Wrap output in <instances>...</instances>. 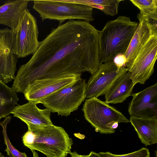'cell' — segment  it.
<instances>
[{"label": "cell", "instance_id": "cell-1", "mask_svg": "<svg viewBox=\"0 0 157 157\" xmlns=\"http://www.w3.org/2000/svg\"><path fill=\"white\" fill-rule=\"evenodd\" d=\"M99 31L89 22L70 20L52 28L30 59L21 66L13 85L23 93L33 81L69 75H91L101 64Z\"/></svg>", "mask_w": 157, "mask_h": 157}, {"label": "cell", "instance_id": "cell-2", "mask_svg": "<svg viewBox=\"0 0 157 157\" xmlns=\"http://www.w3.org/2000/svg\"><path fill=\"white\" fill-rule=\"evenodd\" d=\"M138 24L125 16L107 22L103 29L99 31L101 63L113 60L118 55H124Z\"/></svg>", "mask_w": 157, "mask_h": 157}, {"label": "cell", "instance_id": "cell-3", "mask_svg": "<svg viewBox=\"0 0 157 157\" xmlns=\"http://www.w3.org/2000/svg\"><path fill=\"white\" fill-rule=\"evenodd\" d=\"M22 140L31 151H39L47 157H66L73 144L64 128L54 124L28 129Z\"/></svg>", "mask_w": 157, "mask_h": 157}, {"label": "cell", "instance_id": "cell-4", "mask_svg": "<svg viewBox=\"0 0 157 157\" xmlns=\"http://www.w3.org/2000/svg\"><path fill=\"white\" fill-rule=\"evenodd\" d=\"M33 9L42 21L48 19L58 21L60 24L66 20L77 19L89 22L94 20L93 8L71 0H34Z\"/></svg>", "mask_w": 157, "mask_h": 157}, {"label": "cell", "instance_id": "cell-5", "mask_svg": "<svg viewBox=\"0 0 157 157\" xmlns=\"http://www.w3.org/2000/svg\"><path fill=\"white\" fill-rule=\"evenodd\" d=\"M85 119L101 134L114 133L119 123L130 122L121 113L114 107L95 97L85 100L82 109Z\"/></svg>", "mask_w": 157, "mask_h": 157}, {"label": "cell", "instance_id": "cell-6", "mask_svg": "<svg viewBox=\"0 0 157 157\" xmlns=\"http://www.w3.org/2000/svg\"><path fill=\"white\" fill-rule=\"evenodd\" d=\"M81 78L68 86L62 88L42 100L40 103L58 115L67 117L78 109L86 98V82Z\"/></svg>", "mask_w": 157, "mask_h": 157}, {"label": "cell", "instance_id": "cell-7", "mask_svg": "<svg viewBox=\"0 0 157 157\" xmlns=\"http://www.w3.org/2000/svg\"><path fill=\"white\" fill-rule=\"evenodd\" d=\"M13 53L17 58L33 55L39 45L38 29L35 18L27 9L21 19L15 30Z\"/></svg>", "mask_w": 157, "mask_h": 157}, {"label": "cell", "instance_id": "cell-8", "mask_svg": "<svg viewBox=\"0 0 157 157\" xmlns=\"http://www.w3.org/2000/svg\"><path fill=\"white\" fill-rule=\"evenodd\" d=\"M157 57V34L152 35L131 64L126 68L135 85L144 84L154 71Z\"/></svg>", "mask_w": 157, "mask_h": 157}, {"label": "cell", "instance_id": "cell-9", "mask_svg": "<svg viewBox=\"0 0 157 157\" xmlns=\"http://www.w3.org/2000/svg\"><path fill=\"white\" fill-rule=\"evenodd\" d=\"M127 72L124 67L118 68L113 60L101 63L86 83V98H97L104 95L114 82Z\"/></svg>", "mask_w": 157, "mask_h": 157}, {"label": "cell", "instance_id": "cell-10", "mask_svg": "<svg viewBox=\"0 0 157 157\" xmlns=\"http://www.w3.org/2000/svg\"><path fill=\"white\" fill-rule=\"evenodd\" d=\"M81 76L69 75L36 80L28 85L23 94L29 101L40 103L48 96L75 82Z\"/></svg>", "mask_w": 157, "mask_h": 157}, {"label": "cell", "instance_id": "cell-11", "mask_svg": "<svg viewBox=\"0 0 157 157\" xmlns=\"http://www.w3.org/2000/svg\"><path fill=\"white\" fill-rule=\"evenodd\" d=\"M132 99L128 111L131 117L157 118V83L136 93L131 94Z\"/></svg>", "mask_w": 157, "mask_h": 157}, {"label": "cell", "instance_id": "cell-12", "mask_svg": "<svg viewBox=\"0 0 157 157\" xmlns=\"http://www.w3.org/2000/svg\"><path fill=\"white\" fill-rule=\"evenodd\" d=\"M14 39L13 31L0 29V79L11 78L17 70V57L12 51Z\"/></svg>", "mask_w": 157, "mask_h": 157}, {"label": "cell", "instance_id": "cell-13", "mask_svg": "<svg viewBox=\"0 0 157 157\" xmlns=\"http://www.w3.org/2000/svg\"><path fill=\"white\" fill-rule=\"evenodd\" d=\"M137 17L139 23L124 54L126 59V68L132 63L150 37L154 34H157V24L151 23L148 18L142 15L140 13Z\"/></svg>", "mask_w": 157, "mask_h": 157}, {"label": "cell", "instance_id": "cell-14", "mask_svg": "<svg viewBox=\"0 0 157 157\" xmlns=\"http://www.w3.org/2000/svg\"><path fill=\"white\" fill-rule=\"evenodd\" d=\"M37 104L29 101L22 105H17L11 113L25 123L28 129L53 125L51 119L50 110L47 108L39 109Z\"/></svg>", "mask_w": 157, "mask_h": 157}, {"label": "cell", "instance_id": "cell-15", "mask_svg": "<svg viewBox=\"0 0 157 157\" xmlns=\"http://www.w3.org/2000/svg\"><path fill=\"white\" fill-rule=\"evenodd\" d=\"M29 0H9L0 6V24L6 25L14 31L28 9Z\"/></svg>", "mask_w": 157, "mask_h": 157}, {"label": "cell", "instance_id": "cell-16", "mask_svg": "<svg viewBox=\"0 0 157 157\" xmlns=\"http://www.w3.org/2000/svg\"><path fill=\"white\" fill-rule=\"evenodd\" d=\"M135 84L127 72L113 84L105 95V101L108 104L123 102L132 94Z\"/></svg>", "mask_w": 157, "mask_h": 157}, {"label": "cell", "instance_id": "cell-17", "mask_svg": "<svg viewBox=\"0 0 157 157\" xmlns=\"http://www.w3.org/2000/svg\"><path fill=\"white\" fill-rule=\"evenodd\" d=\"M130 122L146 146L157 143V118L130 117Z\"/></svg>", "mask_w": 157, "mask_h": 157}, {"label": "cell", "instance_id": "cell-18", "mask_svg": "<svg viewBox=\"0 0 157 157\" xmlns=\"http://www.w3.org/2000/svg\"><path fill=\"white\" fill-rule=\"evenodd\" d=\"M19 99L16 92L0 80V117L9 115L17 105Z\"/></svg>", "mask_w": 157, "mask_h": 157}, {"label": "cell", "instance_id": "cell-19", "mask_svg": "<svg viewBox=\"0 0 157 157\" xmlns=\"http://www.w3.org/2000/svg\"><path fill=\"white\" fill-rule=\"evenodd\" d=\"M73 2L89 6L100 9L107 15L113 16L118 13V8L121 0H71Z\"/></svg>", "mask_w": 157, "mask_h": 157}, {"label": "cell", "instance_id": "cell-20", "mask_svg": "<svg viewBox=\"0 0 157 157\" xmlns=\"http://www.w3.org/2000/svg\"><path fill=\"white\" fill-rule=\"evenodd\" d=\"M140 11L141 15L148 18L152 23L157 24V0H130Z\"/></svg>", "mask_w": 157, "mask_h": 157}, {"label": "cell", "instance_id": "cell-21", "mask_svg": "<svg viewBox=\"0 0 157 157\" xmlns=\"http://www.w3.org/2000/svg\"><path fill=\"white\" fill-rule=\"evenodd\" d=\"M11 118L10 116L7 117L3 122L0 123V125L2 128V133L4 143L6 146L5 151L6 152L7 155L10 157H27L25 152H20L13 146L7 136L6 132L7 125L10 122Z\"/></svg>", "mask_w": 157, "mask_h": 157}, {"label": "cell", "instance_id": "cell-22", "mask_svg": "<svg viewBox=\"0 0 157 157\" xmlns=\"http://www.w3.org/2000/svg\"><path fill=\"white\" fill-rule=\"evenodd\" d=\"M98 154L101 157H150L149 150L144 147L133 152L123 155H115L109 152H100Z\"/></svg>", "mask_w": 157, "mask_h": 157}, {"label": "cell", "instance_id": "cell-23", "mask_svg": "<svg viewBox=\"0 0 157 157\" xmlns=\"http://www.w3.org/2000/svg\"><path fill=\"white\" fill-rule=\"evenodd\" d=\"M115 65L119 68L125 67L126 59L124 55H119L116 56L113 59Z\"/></svg>", "mask_w": 157, "mask_h": 157}, {"label": "cell", "instance_id": "cell-24", "mask_svg": "<svg viewBox=\"0 0 157 157\" xmlns=\"http://www.w3.org/2000/svg\"><path fill=\"white\" fill-rule=\"evenodd\" d=\"M70 154L71 157H88V155H79L75 151L71 152Z\"/></svg>", "mask_w": 157, "mask_h": 157}, {"label": "cell", "instance_id": "cell-25", "mask_svg": "<svg viewBox=\"0 0 157 157\" xmlns=\"http://www.w3.org/2000/svg\"><path fill=\"white\" fill-rule=\"evenodd\" d=\"M88 157H101L98 153L94 151H91Z\"/></svg>", "mask_w": 157, "mask_h": 157}, {"label": "cell", "instance_id": "cell-26", "mask_svg": "<svg viewBox=\"0 0 157 157\" xmlns=\"http://www.w3.org/2000/svg\"><path fill=\"white\" fill-rule=\"evenodd\" d=\"M1 118L0 117V120H1ZM0 156H3V155H2V154H1V153L0 152Z\"/></svg>", "mask_w": 157, "mask_h": 157}, {"label": "cell", "instance_id": "cell-27", "mask_svg": "<svg viewBox=\"0 0 157 157\" xmlns=\"http://www.w3.org/2000/svg\"><path fill=\"white\" fill-rule=\"evenodd\" d=\"M3 156H0V157H3Z\"/></svg>", "mask_w": 157, "mask_h": 157}, {"label": "cell", "instance_id": "cell-28", "mask_svg": "<svg viewBox=\"0 0 157 157\" xmlns=\"http://www.w3.org/2000/svg\"><path fill=\"white\" fill-rule=\"evenodd\" d=\"M3 157H5L4 156Z\"/></svg>", "mask_w": 157, "mask_h": 157}, {"label": "cell", "instance_id": "cell-29", "mask_svg": "<svg viewBox=\"0 0 157 157\" xmlns=\"http://www.w3.org/2000/svg\"><path fill=\"white\" fill-rule=\"evenodd\" d=\"M4 156H3V157H4Z\"/></svg>", "mask_w": 157, "mask_h": 157}]
</instances>
